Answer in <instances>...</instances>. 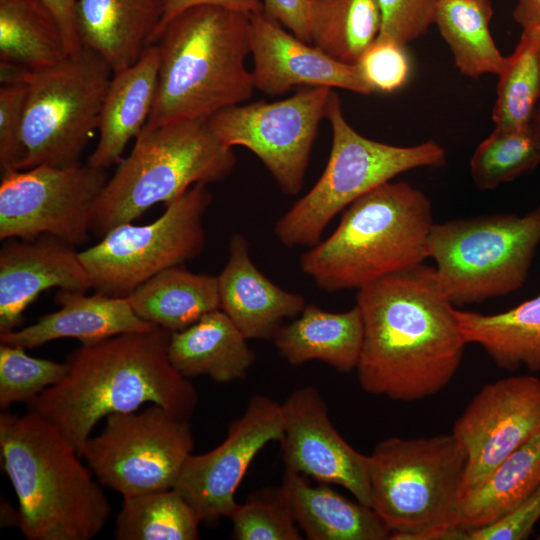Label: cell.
I'll use <instances>...</instances> for the list:
<instances>
[{
	"label": "cell",
	"mask_w": 540,
	"mask_h": 540,
	"mask_svg": "<svg viewBox=\"0 0 540 540\" xmlns=\"http://www.w3.org/2000/svg\"><path fill=\"white\" fill-rule=\"evenodd\" d=\"M356 306L364 328L356 371L365 392L413 402L450 383L467 343L434 267L381 277L358 290Z\"/></svg>",
	"instance_id": "obj_1"
},
{
	"label": "cell",
	"mask_w": 540,
	"mask_h": 540,
	"mask_svg": "<svg viewBox=\"0 0 540 540\" xmlns=\"http://www.w3.org/2000/svg\"><path fill=\"white\" fill-rule=\"evenodd\" d=\"M171 333L155 326L82 344L68 354L66 375L26 403L28 410L52 424L81 457L94 427L111 414L152 403L190 419L198 393L169 360Z\"/></svg>",
	"instance_id": "obj_2"
},
{
	"label": "cell",
	"mask_w": 540,
	"mask_h": 540,
	"mask_svg": "<svg viewBox=\"0 0 540 540\" xmlns=\"http://www.w3.org/2000/svg\"><path fill=\"white\" fill-rule=\"evenodd\" d=\"M2 467L18 499V529L28 540H90L110 502L66 438L33 411L0 415Z\"/></svg>",
	"instance_id": "obj_3"
},
{
	"label": "cell",
	"mask_w": 540,
	"mask_h": 540,
	"mask_svg": "<svg viewBox=\"0 0 540 540\" xmlns=\"http://www.w3.org/2000/svg\"><path fill=\"white\" fill-rule=\"evenodd\" d=\"M249 16L216 5L176 15L156 41L159 72L146 125L209 119L251 98L255 89L245 60Z\"/></svg>",
	"instance_id": "obj_4"
},
{
	"label": "cell",
	"mask_w": 540,
	"mask_h": 540,
	"mask_svg": "<svg viewBox=\"0 0 540 540\" xmlns=\"http://www.w3.org/2000/svg\"><path fill=\"white\" fill-rule=\"evenodd\" d=\"M433 225L424 192L389 181L351 203L335 231L299 257V266L324 291L359 290L424 264Z\"/></svg>",
	"instance_id": "obj_5"
},
{
	"label": "cell",
	"mask_w": 540,
	"mask_h": 540,
	"mask_svg": "<svg viewBox=\"0 0 540 540\" xmlns=\"http://www.w3.org/2000/svg\"><path fill=\"white\" fill-rule=\"evenodd\" d=\"M208 120L145 125L99 195L91 232L101 238L158 203L170 204L195 184L226 179L237 159L214 135Z\"/></svg>",
	"instance_id": "obj_6"
},
{
	"label": "cell",
	"mask_w": 540,
	"mask_h": 540,
	"mask_svg": "<svg viewBox=\"0 0 540 540\" xmlns=\"http://www.w3.org/2000/svg\"><path fill=\"white\" fill-rule=\"evenodd\" d=\"M467 453L452 434L380 441L369 455L371 507L392 540H456Z\"/></svg>",
	"instance_id": "obj_7"
},
{
	"label": "cell",
	"mask_w": 540,
	"mask_h": 540,
	"mask_svg": "<svg viewBox=\"0 0 540 540\" xmlns=\"http://www.w3.org/2000/svg\"><path fill=\"white\" fill-rule=\"evenodd\" d=\"M326 118L332 129L327 165L311 190L274 226L276 238L287 248L314 246L339 212L397 175L446 162L445 149L432 140L402 147L362 136L345 119L340 97L333 91Z\"/></svg>",
	"instance_id": "obj_8"
},
{
	"label": "cell",
	"mask_w": 540,
	"mask_h": 540,
	"mask_svg": "<svg viewBox=\"0 0 540 540\" xmlns=\"http://www.w3.org/2000/svg\"><path fill=\"white\" fill-rule=\"evenodd\" d=\"M1 84L23 82L26 95L20 130L18 170L75 164L95 130L113 71L83 47L41 71L2 66Z\"/></svg>",
	"instance_id": "obj_9"
},
{
	"label": "cell",
	"mask_w": 540,
	"mask_h": 540,
	"mask_svg": "<svg viewBox=\"0 0 540 540\" xmlns=\"http://www.w3.org/2000/svg\"><path fill=\"white\" fill-rule=\"evenodd\" d=\"M540 244V206L519 216L485 215L434 223L428 256L454 306L515 292L525 283Z\"/></svg>",
	"instance_id": "obj_10"
},
{
	"label": "cell",
	"mask_w": 540,
	"mask_h": 540,
	"mask_svg": "<svg viewBox=\"0 0 540 540\" xmlns=\"http://www.w3.org/2000/svg\"><path fill=\"white\" fill-rule=\"evenodd\" d=\"M212 202L206 184H195L147 225L120 224L79 252L93 289L127 297L157 273L194 259L205 248L203 217Z\"/></svg>",
	"instance_id": "obj_11"
},
{
	"label": "cell",
	"mask_w": 540,
	"mask_h": 540,
	"mask_svg": "<svg viewBox=\"0 0 540 540\" xmlns=\"http://www.w3.org/2000/svg\"><path fill=\"white\" fill-rule=\"evenodd\" d=\"M193 447L189 419L152 404L107 416L82 458L102 486L126 497L174 488Z\"/></svg>",
	"instance_id": "obj_12"
},
{
	"label": "cell",
	"mask_w": 540,
	"mask_h": 540,
	"mask_svg": "<svg viewBox=\"0 0 540 540\" xmlns=\"http://www.w3.org/2000/svg\"><path fill=\"white\" fill-rule=\"evenodd\" d=\"M108 179L107 170L82 161L2 173L0 239L49 235L73 246L85 243L94 205Z\"/></svg>",
	"instance_id": "obj_13"
},
{
	"label": "cell",
	"mask_w": 540,
	"mask_h": 540,
	"mask_svg": "<svg viewBox=\"0 0 540 540\" xmlns=\"http://www.w3.org/2000/svg\"><path fill=\"white\" fill-rule=\"evenodd\" d=\"M332 89L305 87L289 98L234 105L208 120L225 146H243L254 153L283 193L296 195L302 188L313 144Z\"/></svg>",
	"instance_id": "obj_14"
},
{
	"label": "cell",
	"mask_w": 540,
	"mask_h": 540,
	"mask_svg": "<svg viewBox=\"0 0 540 540\" xmlns=\"http://www.w3.org/2000/svg\"><path fill=\"white\" fill-rule=\"evenodd\" d=\"M283 431L281 404L266 395L252 396L243 414L229 424L222 443L188 457L174 489L201 522L228 517L251 462L268 443L280 441Z\"/></svg>",
	"instance_id": "obj_15"
},
{
	"label": "cell",
	"mask_w": 540,
	"mask_h": 540,
	"mask_svg": "<svg viewBox=\"0 0 540 540\" xmlns=\"http://www.w3.org/2000/svg\"><path fill=\"white\" fill-rule=\"evenodd\" d=\"M540 433V379L510 376L485 385L455 421L467 453L461 497L480 486L512 452Z\"/></svg>",
	"instance_id": "obj_16"
},
{
	"label": "cell",
	"mask_w": 540,
	"mask_h": 540,
	"mask_svg": "<svg viewBox=\"0 0 540 540\" xmlns=\"http://www.w3.org/2000/svg\"><path fill=\"white\" fill-rule=\"evenodd\" d=\"M281 440L285 468L320 483L347 489L371 507L369 455L354 449L331 423L328 408L314 386H303L281 404Z\"/></svg>",
	"instance_id": "obj_17"
},
{
	"label": "cell",
	"mask_w": 540,
	"mask_h": 540,
	"mask_svg": "<svg viewBox=\"0 0 540 540\" xmlns=\"http://www.w3.org/2000/svg\"><path fill=\"white\" fill-rule=\"evenodd\" d=\"M283 27L264 11L249 16L255 89L269 96L281 95L300 85L335 87L364 95L373 92L356 65L331 58Z\"/></svg>",
	"instance_id": "obj_18"
},
{
	"label": "cell",
	"mask_w": 540,
	"mask_h": 540,
	"mask_svg": "<svg viewBox=\"0 0 540 540\" xmlns=\"http://www.w3.org/2000/svg\"><path fill=\"white\" fill-rule=\"evenodd\" d=\"M0 249V334L18 329L45 290L86 292L92 280L74 246L53 236L7 239Z\"/></svg>",
	"instance_id": "obj_19"
},
{
	"label": "cell",
	"mask_w": 540,
	"mask_h": 540,
	"mask_svg": "<svg viewBox=\"0 0 540 540\" xmlns=\"http://www.w3.org/2000/svg\"><path fill=\"white\" fill-rule=\"evenodd\" d=\"M220 309L247 339H273L287 318L297 317L305 298L268 279L254 264L247 239L234 234L228 260L217 276Z\"/></svg>",
	"instance_id": "obj_20"
},
{
	"label": "cell",
	"mask_w": 540,
	"mask_h": 540,
	"mask_svg": "<svg viewBox=\"0 0 540 540\" xmlns=\"http://www.w3.org/2000/svg\"><path fill=\"white\" fill-rule=\"evenodd\" d=\"M54 300L59 309L34 324L1 333L0 343L32 349L50 341L75 338L90 344L128 332L147 331L156 325L141 319L127 297L59 289Z\"/></svg>",
	"instance_id": "obj_21"
},
{
	"label": "cell",
	"mask_w": 540,
	"mask_h": 540,
	"mask_svg": "<svg viewBox=\"0 0 540 540\" xmlns=\"http://www.w3.org/2000/svg\"><path fill=\"white\" fill-rule=\"evenodd\" d=\"M167 0H78L83 47L99 54L113 73L137 62L156 42Z\"/></svg>",
	"instance_id": "obj_22"
},
{
	"label": "cell",
	"mask_w": 540,
	"mask_h": 540,
	"mask_svg": "<svg viewBox=\"0 0 540 540\" xmlns=\"http://www.w3.org/2000/svg\"><path fill=\"white\" fill-rule=\"evenodd\" d=\"M159 63L153 44L133 65L113 73L99 114V139L87 160L90 165L105 170L117 165L128 143L142 131L153 108Z\"/></svg>",
	"instance_id": "obj_23"
},
{
	"label": "cell",
	"mask_w": 540,
	"mask_h": 540,
	"mask_svg": "<svg viewBox=\"0 0 540 540\" xmlns=\"http://www.w3.org/2000/svg\"><path fill=\"white\" fill-rule=\"evenodd\" d=\"M293 517L309 540H385L390 530L372 507L353 502L327 483L312 485L285 468L281 485Z\"/></svg>",
	"instance_id": "obj_24"
},
{
	"label": "cell",
	"mask_w": 540,
	"mask_h": 540,
	"mask_svg": "<svg viewBox=\"0 0 540 540\" xmlns=\"http://www.w3.org/2000/svg\"><path fill=\"white\" fill-rule=\"evenodd\" d=\"M363 320L359 308L334 313L306 304L273 337L279 354L291 365L321 361L340 372L356 369L362 344Z\"/></svg>",
	"instance_id": "obj_25"
},
{
	"label": "cell",
	"mask_w": 540,
	"mask_h": 540,
	"mask_svg": "<svg viewBox=\"0 0 540 540\" xmlns=\"http://www.w3.org/2000/svg\"><path fill=\"white\" fill-rule=\"evenodd\" d=\"M168 356L183 376L205 375L219 383L245 378L256 359L247 338L221 309L172 332Z\"/></svg>",
	"instance_id": "obj_26"
},
{
	"label": "cell",
	"mask_w": 540,
	"mask_h": 540,
	"mask_svg": "<svg viewBox=\"0 0 540 540\" xmlns=\"http://www.w3.org/2000/svg\"><path fill=\"white\" fill-rule=\"evenodd\" d=\"M127 299L141 319L170 332L182 331L220 309L217 276L193 273L182 265L157 273Z\"/></svg>",
	"instance_id": "obj_27"
},
{
	"label": "cell",
	"mask_w": 540,
	"mask_h": 540,
	"mask_svg": "<svg viewBox=\"0 0 540 540\" xmlns=\"http://www.w3.org/2000/svg\"><path fill=\"white\" fill-rule=\"evenodd\" d=\"M455 314L465 342L480 345L498 367L540 371V294L497 314Z\"/></svg>",
	"instance_id": "obj_28"
},
{
	"label": "cell",
	"mask_w": 540,
	"mask_h": 540,
	"mask_svg": "<svg viewBox=\"0 0 540 540\" xmlns=\"http://www.w3.org/2000/svg\"><path fill=\"white\" fill-rule=\"evenodd\" d=\"M540 486V433L500 463L476 489L463 495L458 526L475 529L499 521Z\"/></svg>",
	"instance_id": "obj_29"
},
{
	"label": "cell",
	"mask_w": 540,
	"mask_h": 540,
	"mask_svg": "<svg viewBox=\"0 0 540 540\" xmlns=\"http://www.w3.org/2000/svg\"><path fill=\"white\" fill-rule=\"evenodd\" d=\"M67 56L60 26L41 0H0V65L41 71Z\"/></svg>",
	"instance_id": "obj_30"
},
{
	"label": "cell",
	"mask_w": 540,
	"mask_h": 540,
	"mask_svg": "<svg viewBox=\"0 0 540 540\" xmlns=\"http://www.w3.org/2000/svg\"><path fill=\"white\" fill-rule=\"evenodd\" d=\"M492 15L491 1L437 0L434 24L466 77L498 75L504 64L489 29Z\"/></svg>",
	"instance_id": "obj_31"
},
{
	"label": "cell",
	"mask_w": 540,
	"mask_h": 540,
	"mask_svg": "<svg viewBox=\"0 0 540 540\" xmlns=\"http://www.w3.org/2000/svg\"><path fill=\"white\" fill-rule=\"evenodd\" d=\"M377 0H311L310 44L331 58L356 65L381 31Z\"/></svg>",
	"instance_id": "obj_32"
},
{
	"label": "cell",
	"mask_w": 540,
	"mask_h": 540,
	"mask_svg": "<svg viewBox=\"0 0 540 540\" xmlns=\"http://www.w3.org/2000/svg\"><path fill=\"white\" fill-rule=\"evenodd\" d=\"M201 521L174 489L123 497L116 517L117 540H196Z\"/></svg>",
	"instance_id": "obj_33"
},
{
	"label": "cell",
	"mask_w": 540,
	"mask_h": 540,
	"mask_svg": "<svg viewBox=\"0 0 540 540\" xmlns=\"http://www.w3.org/2000/svg\"><path fill=\"white\" fill-rule=\"evenodd\" d=\"M497 94L492 110L496 127L532 124L540 104V28L522 29L510 56L498 73Z\"/></svg>",
	"instance_id": "obj_34"
},
{
	"label": "cell",
	"mask_w": 540,
	"mask_h": 540,
	"mask_svg": "<svg viewBox=\"0 0 540 540\" xmlns=\"http://www.w3.org/2000/svg\"><path fill=\"white\" fill-rule=\"evenodd\" d=\"M539 165L540 143L532 124L524 127L495 126L475 149L470 171L477 188L492 190Z\"/></svg>",
	"instance_id": "obj_35"
},
{
	"label": "cell",
	"mask_w": 540,
	"mask_h": 540,
	"mask_svg": "<svg viewBox=\"0 0 540 540\" xmlns=\"http://www.w3.org/2000/svg\"><path fill=\"white\" fill-rule=\"evenodd\" d=\"M228 518L236 540H301L282 486L258 491L237 504Z\"/></svg>",
	"instance_id": "obj_36"
},
{
	"label": "cell",
	"mask_w": 540,
	"mask_h": 540,
	"mask_svg": "<svg viewBox=\"0 0 540 540\" xmlns=\"http://www.w3.org/2000/svg\"><path fill=\"white\" fill-rule=\"evenodd\" d=\"M66 362L58 363L28 355L19 346L0 343V408L28 403L67 373Z\"/></svg>",
	"instance_id": "obj_37"
},
{
	"label": "cell",
	"mask_w": 540,
	"mask_h": 540,
	"mask_svg": "<svg viewBox=\"0 0 540 540\" xmlns=\"http://www.w3.org/2000/svg\"><path fill=\"white\" fill-rule=\"evenodd\" d=\"M356 66L373 92H394L408 82L411 73L406 45L380 34Z\"/></svg>",
	"instance_id": "obj_38"
},
{
	"label": "cell",
	"mask_w": 540,
	"mask_h": 540,
	"mask_svg": "<svg viewBox=\"0 0 540 540\" xmlns=\"http://www.w3.org/2000/svg\"><path fill=\"white\" fill-rule=\"evenodd\" d=\"M384 35L407 45L434 24L437 0H377Z\"/></svg>",
	"instance_id": "obj_39"
},
{
	"label": "cell",
	"mask_w": 540,
	"mask_h": 540,
	"mask_svg": "<svg viewBox=\"0 0 540 540\" xmlns=\"http://www.w3.org/2000/svg\"><path fill=\"white\" fill-rule=\"evenodd\" d=\"M26 95L23 82L0 87V166L2 173L18 170L21 160L20 130Z\"/></svg>",
	"instance_id": "obj_40"
},
{
	"label": "cell",
	"mask_w": 540,
	"mask_h": 540,
	"mask_svg": "<svg viewBox=\"0 0 540 540\" xmlns=\"http://www.w3.org/2000/svg\"><path fill=\"white\" fill-rule=\"evenodd\" d=\"M540 520V486L512 512L499 521L475 529H464L463 540H523L529 538Z\"/></svg>",
	"instance_id": "obj_41"
},
{
	"label": "cell",
	"mask_w": 540,
	"mask_h": 540,
	"mask_svg": "<svg viewBox=\"0 0 540 540\" xmlns=\"http://www.w3.org/2000/svg\"><path fill=\"white\" fill-rule=\"evenodd\" d=\"M311 0H262L263 11L288 28L293 35L310 44Z\"/></svg>",
	"instance_id": "obj_42"
},
{
	"label": "cell",
	"mask_w": 540,
	"mask_h": 540,
	"mask_svg": "<svg viewBox=\"0 0 540 540\" xmlns=\"http://www.w3.org/2000/svg\"><path fill=\"white\" fill-rule=\"evenodd\" d=\"M55 16L62 31L68 55L79 53L83 46L78 34L76 10L78 0H41Z\"/></svg>",
	"instance_id": "obj_43"
},
{
	"label": "cell",
	"mask_w": 540,
	"mask_h": 540,
	"mask_svg": "<svg viewBox=\"0 0 540 540\" xmlns=\"http://www.w3.org/2000/svg\"><path fill=\"white\" fill-rule=\"evenodd\" d=\"M198 5H216L245 13L247 15L263 11L260 0H167L164 18L157 33L156 41L165 26L182 11ZM156 43V42H155Z\"/></svg>",
	"instance_id": "obj_44"
},
{
	"label": "cell",
	"mask_w": 540,
	"mask_h": 540,
	"mask_svg": "<svg viewBox=\"0 0 540 540\" xmlns=\"http://www.w3.org/2000/svg\"><path fill=\"white\" fill-rule=\"evenodd\" d=\"M512 16L522 29L531 26L540 28V0H517Z\"/></svg>",
	"instance_id": "obj_45"
},
{
	"label": "cell",
	"mask_w": 540,
	"mask_h": 540,
	"mask_svg": "<svg viewBox=\"0 0 540 540\" xmlns=\"http://www.w3.org/2000/svg\"><path fill=\"white\" fill-rule=\"evenodd\" d=\"M18 525V511L14 510L8 502L1 503V526Z\"/></svg>",
	"instance_id": "obj_46"
},
{
	"label": "cell",
	"mask_w": 540,
	"mask_h": 540,
	"mask_svg": "<svg viewBox=\"0 0 540 540\" xmlns=\"http://www.w3.org/2000/svg\"><path fill=\"white\" fill-rule=\"evenodd\" d=\"M532 127L534 130V133L540 143V104L536 110V113L534 115L533 121H532Z\"/></svg>",
	"instance_id": "obj_47"
},
{
	"label": "cell",
	"mask_w": 540,
	"mask_h": 540,
	"mask_svg": "<svg viewBox=\"0 0 540 540\" xmlns=\"http://www.w3.org/2000/svg\"><path fill=\"white\" fill-rule=\"evenodd\" d=\"M538 540H540V533L538 534V537H537Z\"/></svg>",
	"instance_id": "obj_48"
},
{
	"label": "cell",
	"mask_w": 540,
	"mask_h": 540,
	"mask_svg": "<svg viewBox=\"0 0 540 540\" xmlns=\"http://www.w3.org/2000/svg\"><path fill=\"white\" fill-rule=\"evenodd\" d=\"M482 1H490V0H482Z\"/></svg>",
	"instance_id": "obj_49"
}]
</instances>
